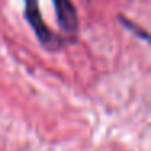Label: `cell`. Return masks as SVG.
Listing matches in <instances>:
<instances>
[{"label":"cell","instance_id":"1","mask_svg":"<svg viewBox=\"0 0 151 151\" xmlns=\"http://www.w3.org/2000/svg\"><path fill=\"white\" fill-rule=\"evenodd\" d=\"M24 17L26 21L29 23L31 29L34 31L36 37L39 39V42L42 44L46 49L49 50H59L63 47V44L67 42L65 37L57 36L44 21L42 13H41L39 0H24Z\"/></svg>","mask_w":151,"mask_h":151},{"label":"cell","instance_id":"2","mask_svg":"<svg viewBox=\"0 0 151 151\" xmlns=\"http://www.w3.org/2000/svg\"><path fill=\"white\" fill-rule=\"evenodd\" d=\"M57 13V21L63 33L67 34V41H73L78 33V12L72 0H52Z\"/></svg>","mask_w":151,"mask_h":151},{"label":"cell","instance_id":"3","mask_svg":"<svg viewBox=\"0 0 151 151\" xmlns=\"http://www.w3.org/2000/svg\"><path fill=\"white\" fill-rule=\"evenodd\" d=\"M119 21H120L122 24H124L127 29H130L133 34H137V36H140L143 41H148V34L146 31H143V28H140L138 24H135L132 20H128L127 17H124V15H119Z\"/></svg>","mask_w":151,"mask_h":151}]
</instances>
